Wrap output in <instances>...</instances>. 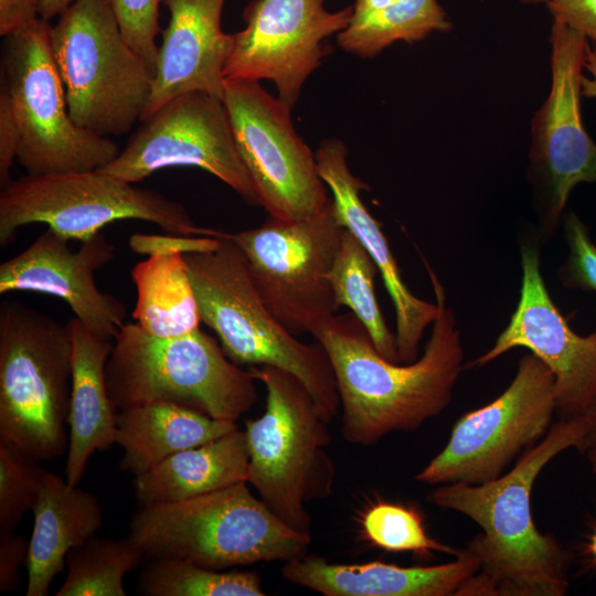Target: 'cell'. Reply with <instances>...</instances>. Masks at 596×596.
I'll return each mask as SVG.
<instances>
[{
	"mask_svg": "<svg viewBox=\"0 0 596 596\" xmlns=\"http://www.w3.org/2000/svg\"><path fill=\"white\" fill-rule=\"evenodd\" d=\"M586 456L590 466V470L596 475V451L588 453Z\"/></svg>",
	"mask_w": 596,
	"mask_h": 596,
	"instance_id": "cell-44",
	"label": "cell"
},
{
	"mask_svg": "<svg viewBox=\"0 0 596 596\" xmlns=\"http://www.w3.org/2000/svg\"><path fill=\"white\" fill-rule=\"evenodd\" d=\"M541 246L536 232L519 236L522 284L517 308L493 345L465 369L525 348L553 373L555 416L568 419L583 415L596 395V330L576 333L552 300L541 274Z\"/></svg>",
	"mask_w": 596,
	"mask_h": 596,
	"instance_id": "cell-16",
	"label": "cell"
},
{
	"mask_svg": "<svg viewBox=\"0 0 596 596\" xmlns=\"http://www.w3.org/2000/svg\"><path fill=\"white\" fill-rule=\"evenodd\" d=\"M42 0H0V35L7 38L40 19Z\"/></svg>",
	"mask_w": 596,
	"mask_h": 596,
	"instance_id": "cell-38",
	"label": "cell"
},
{
	"mask_svg": "<svg viewBox=\"0 0 596 596\" xmlns=\"http://www.w3.org/2000/svg\"><path fill=\"white\" fill-rule=\"evenodd\" d=\"M221 243L217 236L180 235V234H134L129 246L138 254L156 255L171 253H195L215 249Z\"/></svg>",
	"mask_w": 596,
	"mask_h": 596,
	"instance_id": "cell-35",
	"label": "cell"
},
{
	"mask_svg": "<svg viewBox=\"0 0 596 596\" xmlns=\"http://www.w3.org/2000/svg\"><path fill=\"white\" fill-rule=\"evenodd\" d=\"M379 268L359 240L347 228L328 274L334 307H347L366 329L377 352L400 362L396 338L382 315L374 291Z\"/></svg>",
	"mask_w": 596,
	"mask_h": 596,
	"instance_id": "cell-28",
	"label": "cell"
},
{
	"mask_svg": "<svg viewBox=\"0 0 596 596\" xmlns=\"http://www.w3.org/2000/svg\"><path fill=\"white\" fill-rule=\"evenodd\" d=\"M520 1L525 4H540V3L549 4L550 2L554 0H520Z\"/></svg>",
	"mask_w": 596,
	"mask_h": 596,
	"instance_id": "cell-45",
	"label": "cell"
},
{
	"mask_svg": "<svg viewBox=\"0 0 596 596\" xmlns=\"http://www.w3.org/2000/svg\"><path fill=\"white\" fill-rule=\"evenodd\" d=\"M438 313L423 354L411 363L387 360L375 349L351 312L333 315L311 336L333 369L341 434L353 445L370 446L396 432H412L449 405L465 369L461 333L443 286L428 268Z\"/></svg>",
	"mask_w": 596,
	"mask_h": 596,
	"instance_id": "cell-2",
	"label": "cell"
},
{
	"mask_svg": "<svg viewBox=\"0 0 596 596\" xmlns=\"http://www.w3.org/2000/svg\"><path fill=\"white\" fill-rule=\"evenodd\" d=\"M128 538L146 558H181L222 571L302 555L311 534L277 518L246 481L194 498L140 505Z\"/></svg>",
	"mask_w": 596,
	"mask_h": 596,
	"instance_id": "cell-4",
	"label": "cell"
},
{
	"mask_svg": "<svg viewBox=\"0 0 596 596\" xmlns=\"http://www.w3.org/2000/svg\"><path fill=\"white\" fill-rule=\"evenodd\" d=\"M139 220L166 233L210 236L183 205L153 190L136 187L102 170L25 174L0 192V246L19 228L43 223L66 240L86 241L109 223Z\"/></svg>",
	"mask_w": 596,
	"mask_h": 596,
	"instance_id": "cell-10",
	"label": "cell"
},
{
	"mask_svg": "<svg viewBox=\"0 0 596 596\" xmlns=\"http://www.w3.org/2000/svg\"><path fill=\"white\" fill-rule=\"evenodd\" d=\"M249 454L238 428L212 441L178 451L135 476L140 505L181 501L246 481Z\"/></svg>",
	"mask_w": 596,
	"mask_h": 596,
	"instance_id": "cell-25",
	"label": "cell"
},
{
	"mask_svg": "<svg viewBox=\"0 0 596 596\" xmlns=\"http://www.w3.org/2000/svg\"><path fill=\"white\" fill-rule=\"evenodd\" d=\"M479 567L467 549L444 564L408 567L379 561L338 564L305 553L285 561L280 574L324 596H457Z\"/></svg>",
	"mask_w": 596,
	"mask_h": 596,
	"instance_id": "cell-21",
	"label": "cell"
},
{
	"mask_svg": "<svg viewBox=\"0 0 596 596\" xmlns=\"http://www.w3.org/2000/svg\"><path fill=\"white\" fill-rule=\"evenodd\" d=\"M555 409L554 375L529 352L509 386L457 419L445 447L414 478L432 486L497 479L546 435Z\"/></svg>",
	"mask_w": 596,
	"mask_h": 596,
	"instance_id": "cell-12",
	"label": "cell"
},
{
	"mask_svg": "<svg viewBox=\"0 0 596 596\" xmlns=\"http://www.w3.org/2000/svg\"><path fill=\"white\" fill-rule=\"evenodd\" d=\"M102 171L136 183L168 167H196L259 205L223 100L203 92L173 97L141 121Z\"/></svg>",
	"mask_w": 596,
	"mask_h": 596,
	"instance_id": "cell-15",
	"label": "cell"
},
{
	"mask_svg": "<svg viewBox=\"0 0 596 596\" xmlns=\"http://www.w3.org/2000/svg\"><path fill=\"white\" fill-rule=\"evenodd\" d=\"M266 389V409L245 422L249 454L246 482L290 528L310 534L306 504L328 498L336 467L327 451L331 436L306 386L269 365L249 366Z\"/></svg>",
	"mask_w": 596,
	"mask_h": 596,
	"instance_id": "cell-6",
	"label": "cell"
},
{
	"mask_svg": "<svg viewBox=\"0 0 596 596\" xmlns=\"http://www.w3.org/2000/svg\"><path fill=\"white\" fill-rule=\"evenodd\" d=\"M255 381L249 369H241L200 328L163 338L136 322L125 323L106 364L107 391L117 412L164 401L236 423L257 400Z\"/></svg>",
	"mask_w": 596,
	"mask_h": 596,
	"instance_id": "cell-5",
	"label": "cell"
},
{
	"mask_svg": "<svg viewBox=\"0 0 596 596\" xmlns=\"http://www.w3.org/2000/svg\"><path fill=\"white\" fill-rule=\"evenodd\" d=\"M72 119L102 137L141 121L153 74L124 36L108 0H75L50 26Z\"/></svg>",
	"mask_w": 596,
	"mask_h": 596,
	"instance_id": "cell-8",
	"label": "cell"
},
{
	"mask_svg": "<svg viewBox=\"0 0 596 596\" xmlns=\"http://www.w3.org/2000/svg\"><path fill=\"white\" fill-rule=\"evenodd\" d=\"M587 429L585 415L557 419L497 479L440 485L428 494L432 504L464 514L481 529L466 547L478 558L479 571L457 596L566 595L572 554L555 536L538 530L531 493L542 469L566 449H577Z\"/></svg>",
	"mask_w": 596,
	"mask_h": 596,
	"instance_id": "cell-1",
	"label": "cell"
},
{
	"mask_svg": "<svg viewBox=\"0 0 596 596\" xmlns=\"http://www.w3.org/2000/svg\"><path fill=\"white\" fill-rule=\"evenodd\" d=\"M50 22L39 19L4 38L0 97L18 131V162L28 174L98 170L120 149L71 117L50 44Z\"/></svg>",
	"mask_w": 596,
	"mask_h": 596,
	"instance_id": "cell-9",
	"label": "cell"
},
{
	"mask_svg": "<svg viewBox=\"0 0 596 596\" xmlns=\"http://www.w3.org/2000/svg\"><path fill=\"white\" fill-rule=\"evenodd\" d=\"M29 542L21 535H0V592H14L19 586V568L26 564Z\"/></svg>",
	"mask_w": 596,
	"mask_h": 596,
	"instance_id": "cell-37",
	"label": "cell"
},
{
	"mask_svg": "<svg viewBox=\"0 0 596 596\" xmlns=\"http://www.w3.org/2000/svg\"><path fill=\"white\" fill-rule=\"evenodd\" d=\"M70 323L17 301L0 307V437L36 461L68 447L72 387Z\"/></svg>",
	"mask_w": 596,
	"mask_h": 596,
	"instance_id": "cell-7",
	"label": "cell"
},
{
	"mask_svg": "<svg viewBox=\"0 0 596 596\" xmlns=\"http://www.w3.org/2000/svg\"><path fill=\"white\" fill-rule=\"evenodd\" d=\"M587 551L590 554L594 563L596 564V528L594 529V532L589 539Z\"/></svg>",
	"mask_w": 596,
	"mask_h": 596,
	"instance_id": "cell-43",
	"label": "cell"
},
{
	"mask_svg": "<svg viewBox=\"0 0 596 596\" xmlns=\"http://www.w3.org/2000/svg\"><path fill=\"white\" fill-rule=\"evenodd\" d=\"M145 558L129 539L92 536L66 555L67 575L56 596H126L125 575Z\"/></svg>",
	"mask_w": 596,
	"mask_h": 596,
	"instance_id": "cell-29",
	"label": "cell"
},
{
	"mask_svg": "<svg viewBox=\"0 0 596 596\" xmlns=\"http://www.w3.org/2000/svg\"><path fill=\"white\" fill-rule=\"evenodd\" d=\"M75 0H42L40 18L46 21L58 17Z\"/></svg>",
	"mask_w": 596,
	"mask_h": 596,
	"instance_id": "cell-42",
	"label": "cell"
},
{
	"mask_svg": "<svg viewBox=\"0 0 596 596\" xmlns=\"http://www.w3.org/2000/svg\"><path fill=\"white\" fill-rule=\"evenodd\" d=\"M135 322L157 337H179L200 328L201 317L184 254L147 256L131 269Z\"/></svg>",
	"mask_w": 596,
	"mask_h": 596,
	"instance_id": "cell-26",
	"label": "cell"
},
{
	"mask_svg": "<svg viewBox=\"0 0 596 596\" xmlns=\"http://www.w3.org/2000/svg\"><path fill=\"white\" fill-rule=\"evenodd\" d=\"M361 528L370 543L385 551L413 552L423 556L440 552L455 557L461 553V550L430 538L421 514L403 504L386 501L371 504L362 514Z\"/></svg>",
	"mask_w": 596,
	"mask_h": 596,
	"instance_id": "cell-31",
	"label": "cell"
},
{
	"mask_svg": "<svg viewBox=\"0 0 596 596\" xmlns=\"http://www.w3.org/2000/svg\"><path fill=\"white\" fill-rule=\"evenodd\" d=\"M32 511L25 594L45 596L55 575L63 571L67 553L102 528L103 510L93 493L46 470Z\"/></svg>",
	"mask_w": 596,
	"mask_h": 596,
	"instance_id": "cell-23",
	"label": "cell"
},
{
	"mask_svg": "<svg viewBox=\"0 0 596 596\" xmlns=\"http://www.w3.org/2000/svg\"><path fill=\"white\" fill-rule=\"evenodd\" d=\"M222 100L258 204L269 216L305 219L330 200L316 156L294 128L290 110L259 82L224 79Z\"/></svg>",
	"mask_w": 596,
	"mask_h": 596,
	"instance_id": "cell-14",
	"label": "cell"
},
{
	"mask_svg": "<svg viewBox=\"0 0 596 596\" xmlns=\"http://www.w3.org/2000/svg\"><path fill=\"white\" fill-rule=\"evenodd\" d=\"M45 471L20 447L0 437V535L14 532L32 510Z\"/></svg>",
	"mask_w": 596,
	"mask_h": 596,
	"instance_id": "cell-32",
	"label": "cell"
},
{
	"mask_svg": "<svg viewBox=\"0 0 596 596\" xmlns=\"http://www.w3.org/2000/svg\"><path fill=\"white\" fill-rule=\"evenodd\" d=\"M124 36L155 75L160 32L159 6L162 0H108Z\"/></svg>",
	"mask_w": 596,
	"mask_h": 596,
	"instance_id": "cell-34",
	"label": "cell"
},
{
	"mask_svg": "<svg viewBox=\"0 0 596 596\" xmlns=\"http://www.w3.org/2000/svg\"><path fill=\"white\" fill-rule=\"evenodd\" d=\"M353 7L330 12L324 0H253L245 28L232 33L224 78L272 81L289 108L307 78L330 52L324 41L350 23Z\"/></svg>",
	"mask_w": 596,
	"mask_h": 596,
	"instance_id": "cell-17",
	"label": "cell"
},
{
	"mask_svg": "<svg viewBox=\"0 0 596 596\" xmlns=\"http://www.w3.org/2000/svg\"><path fill=\"white\" fill-rule=\"evenodd\" d=\"M344 228L330 198L305 219L269 216L258 227L222 233L242 252L272 313L297 337L311 334L337 311L328 274Z\"/></svg>",
	"mask_w": 596,
	"mask_h": 596,
	"instance_id": "cell-11",
	"label": "cell"
},
{
	"mask_svg": "<svg viewBox=\"0 0 596 596\" xmlns=\"http://www.w3.org/2000/svg\"><path fill=\"white\" fill-rule=\"evenodd\" d=\"M562 225L568 254L557 268L558 281L567 289L596 292V244L589 227L573 211Z\"/></svg>",
	"mask_w": 596,
	"mask_h": 596,
	"instance_id": "cell-33",
	"label": "cell"
},
{
	"mask_svg": "<svg viewBox=\"0 0 596 596\" xmlns=\"http://www.w3.org/2000/svg\"><path fill=\"white\" fill-rule=\"evenodd\" d=\"M225 0H162L170 19L162 31L146 119L175 96L203 92L222 99L233 35L223 32Z\"/></svg>",
	"mask_w": 596,
	"mask_h": 596,
	"instance_id": "cell-20",
	"label": "cell"
},
{
	"mask_svg": "<svg viewBox=\"0 0 596 596\" xmlns=\"http://www.w3.org/2000/svg\"><path fill=\"white\" fill-rule=\"evenodd\" d=\"M583 415L588 421V429L577 450L581 454L587 455L588 453L596 451V395Z\"/></svg>",
	"mask_w": 596,
	"mask_h": 596,
	"instance_id": "cell-40",
	"label": "cell"
},
{
	"mask_svg": "<svg viewBox=\"0 0 596 596\" xmlns=\"http://www.w3.org/2000/svg\"><path fill=\"white\" fill-rule=\"evenodd\" d=\"M585 68L589 72L592 77L583 76L582 79V95L586 97L596 96V51L590 50L589 45L586 50Z\"/></svg>",
	"mask_w": 596,
	"mask_h": 596,
	"instance_id": "cell-41",
	"label": "cell"
},
{
	"mask_svg": "<svg viewBox=\"0 0 596 596\" xmlns=\"http://www.w3.org/2000/svg\"><path fill=\"white\" fill-rule=\"evenodd\" d=\"M347 155L341 140L322 141L315 153L318 171L331 191L339 222L359 240L379 268L394 307L398 361L411 363L418 358L421 340L436 319L438 305L416 297L404 283L381 224L362 202L361 191L366 185L351 172Z\"/></svg>",
	"mask_w": 596,
	"mask_h": 596,
	"instance_id": "cell-19",
	"label": "cell"
},
{
	"mask_svg": "<svg viewBox=\"0 0 596 596\" xmlns=\"http://www.w3.org/2000/svg\"><path fill=\"white\" fill-rule=\"evenodd\" d=\"M212 251L184 254L201 321L217 337L236 364L269 365L296 376L311 394L328 423L340 415L332 365L315 340L299 341L262 299L240 248L221 231Z\"/></svg>",
	"mask_w": 596,
	"mask_h": 596,
	"instance_id": "cell-3",
	"label": "cell"
},
{
	"mask_svg": "<svg viewBox=\"0 0 596 596\" xmlns=\"http://www.w3.org/2000/svg\"><path fill=\"white\" fill-rule=\"evenodd\" d=\"M115 247L98 233L83 241L77 251L51 228L0 265V294L34 291L64 300L93 334L114 340L125 324V305L102 291L95 273L110 263Z\"/></svg>",
	"mask_w": 596,
	"mask_h": 596,
	"instance_id": "cell-18",
	"label": "cell"
},
{
	"mask_svg": "<svg viewBox=\"0 0 596 596\" xmlns=\"http://www.w3.org/2000/svg\"><path fill=\"white\" fill-rule=\"evenodd\" d=\"M18 155V131L9 106L0 97V184L1 188L10 181V170Z\"/></svg>",
	"mask_w": 596,
	"mask_h": 596,
	"instance_id": "cell-39",
	"label": "cell"
},
{
	"mask_svg": "<svg viewBox=\"0 0 596 596\" xmlns=\"http://www.w3.org/2000/svg\"><path fill=\"white\" fill-rule=\"evenodd\" d=\"M339 46L360 57H373L397 41L424 40L451 24L437 0H355Z\"/></svg>",
	"mask_w": 596,
	"mask_h": 596,
	"instance_id": "cell-27",
	"label": "cell"
},
{
	"mask_svg": "<svg viewBox=\"0 0 596 596\" xmlns=\"http://www.w3.org/2000/svg\"><path fill=\"white\" fill-rule=\"evenodd\" d=\"M546 6L553 19L592 40L596 51V0H554Z\"/></svg>",
	"mask_w": 596,
	"mask_h": 596,
	"instance_id": "cell-36",
	"label": "cell"
},
{
	"mask_svg": "<svg viewBox=\"0 0 596 596\" xmlns=\"http://www.w3.org/2000/svg\"><path fill=\"white\" fill-rule=\"evenodd\" d=\"M68 323L73 362L64 478L74 487L82 480L89 457L116 443L118 412L106 385V364L114 340L93 334L75 317Z\"/></svg>",
	"mask_w": 596,
	"mask_h": 596,
	"instance_id": "cell-22",
	"label": "cell"
},
{
	"mask_svg": "<svg viewBox=\"0 0 596 596\" xmlns=\"http://www.w3.org/2000/svg\"><path fill=\"white\" fill-rule=\"evenodd\" d=\"M137 593L146 596H263L255 572H221L181 558H147Z\"/></svg>",
	"mask_w": 596,
	"mask_h": 596,
	"instance_id": "cell-30",
	"label": "cell"
},
{
	"mask_svg": "<svg viewBox=\"0 0 596 596\" xmlns=\"http://www.w3.org/2000/svg\"><path fill=\"white\" fill-rule=\"evenodd\" d=\"M551 46V89L533 118L528 167L542 245L562 226L572 190L579 183H596V143L581 115L588 40L553 19Z\"/></svg>",
	"mask_w": 596,
	"mask_h": 596,
	"instance_id": "cell-13",
	"label": "cell"
},
{
	"mask_svg": "<svg viewBox=\"0 0 596 596\" xmlns=\"http://www.w3.org/2000/svg\"><path fill=\"white\" fill-rule=\"evenodd\" d=\"M235 422L214 419L199 411L156 401L117 413L116 443L123 469L141 475L167 457L236 430Z\"/></svg>",
	"mask_w": 596,
	"mask_h": 596,
	"instance_id": "cell-24",
	"label": "cell"
}]
</instances>
